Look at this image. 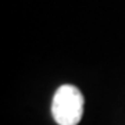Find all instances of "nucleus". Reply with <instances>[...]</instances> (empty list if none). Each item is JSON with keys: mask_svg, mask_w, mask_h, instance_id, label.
Instances as JSON below:
<instances>
[{"mask_svg": "<svg viewBox=\"0 0 125 125\" xmlns=\"http://www.w3.org/2000/svg\"><path fill=\"white\" fill-rule=\"evenodd\" d=\"M85 99L76 86L65 83L56 90L52 102V114L58 125H78L83 115Z\"/></svg>", "mask_w": 125, "mask_h": 125, "instance_id": "f257e3e1", "label": "nucleus"}]
</instances>
